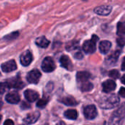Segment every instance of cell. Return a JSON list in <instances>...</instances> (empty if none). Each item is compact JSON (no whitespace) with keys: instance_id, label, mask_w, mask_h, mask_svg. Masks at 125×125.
<instances>
[{"instance_id":"25","label":"cell","mask_w":125,"mask_h":125,"mask_svg":"<svg viewBox=\"0 0 125 125\" xmlns=\"http://www.w3.org/2000/svg\"><path fill=\"white\" fill-rule=\"evenodd\" d=\"M10 89L7 82H1L0 83V94H4L7 89Z\"/></svg>"},{"instance_id":"31","label":"cell","mask_w":125,"mask_h":125,"mask_svg":"<svg viewBox=\"0 0 125 125\" xmlns=\"http://www.w3.org/2000/svg\"><path fill=\"white\" fill-rule=\"evenodd\" d=\"M4 125H14V122L12 121V120H10V119H7L6 122H4Z\"/></svg>"},{"instance_id":"17","label":"cell","mask_w":125,"mask_h":125,"mask_svg":"<svg viewBox=\"0 0 125 125\" xmlns=\"http://www.w3.org/2000/svg\"><path fill=\"white\" fill-rule=\"evenodd\" d=\"M119 51H116L114 53H112L107 59H106V64L108 65H114L116 63L119 56Z\"/></svg>"},{"instance_id":"30","label":"cell","mask_w":125,"mask_h":125,"mask_svg":"<svg viewBox=\"0 0 125 125\" xmlns=\"http://www.w3.org/2000/svg\"><path fill=\"white\" fill-rule=\"evenodd\" d=\"M83 54L81 53V52H78L75 54V58L77 59H81L83 58Z\"/></svg>"},{"instance_id":"35","label":"cell","mask_w":125,"mask_h":125,"mask_svg":"<svg viewBox=\"0 0 125 125\" xmlns=\"http://www.w3.org/2000/svg\"><path fill=\"white\" fill-rule=\"evenodd\" d=\"M0 76H1V73H0Z\"/></svg>"},{"instance_id":"11","label":"cell","mask_w":125,"mask_h":125,"mask_svg":"<svg viewBox=\"0 0 125 125\" xmlns=\"http://www.w3.org/2000/svg\"><path fill=\"white\" fill-rule=\"evenodd\" d=\"M112 11V7L110 5H103L94 9V12L100 15H108Z\"/></svg>"},{"instance_id":"7","label":"cell","mask_w":125,"mask_h":125,"mask_svg":"<svg viewBox=\"0 0 125 125\" xmlns=\"http://www.w3.org/2000/svg\"><path fill=\"white\" fill-rule=\"evenodd\" d=\"M32 59H33V56L29 51H26L25 52H23L20 57L21 64L24 67L29 66L31 63Z\"/></svg>"},{"instance_id":"22","label":"cell","mask_w":125,"mask_h":125,"mask_svg":"<svg viewBox=\"0 0 125 125\" xmlns=\"http://www.w3.org/2000/svg\"><path fill=\"white\" fill-rule=\"evenodd\" d=\"M93 87H94L93 84L87 81L85 82H82L80 88H81V90L82 92H89V91L92 90Z\"/></svg>"},{"instance_id":"20","label":"cell","mask_w":125,"mask_h":125,"mask_svg":"<svg viewBox=\"0 0 125 125\" xmlns=\"http://www.w3.org/2000/svg\"><path fill=\"white\" fill-rule=\"evenodd\" d=\"M61 102L63 104H64L66 105H68V106H75V105H76L78 104L77 101L73 97H70V96L63 97L61 100Z\"/></svg>"},{"instance_id":"18","label":"cell","mask_w":125,"mask_h":125,"mask_svg":"<svg viewBox=\"0 0 125 125\" xmlns=\"http://www.w3.org/2000/svg\"><path fill=\"white\" fill-rule=\"evenodd\" d=\"M91 75L88 73V72H85V71H82V72H78L76 75V78L77 81L78 82H85L87 81L89 78H90Z\"/></svg>"},{"instance_id":"9","label":"cell","mask_w":125,"mask_h":125,"mask_svg":"<svg viewBox=\"0 0 125 125\" xmlns=\"http://www.w3.org/2000/svg\"><path fill=\"white\" fill-rule=\"evenodd\" d=\"M24 96L26 100L29 103H34L39 98V94L32 89H27L24 92Z\"/></svg>"},{"instance_id":"33","label":"cell","mask_w":125,"mask_h":125,"mask_svg":"<svg viewBox=\"0 0 125 125\" xmlns=\"http://www.w3.org/2000/svg\"><path fill=\"white\" fill-rule=\"evenodd\" d=\"M121 81H122V83L123 84H125V75H124L122 77V78H121Z\"/></svg>"},{"instance_id":"3","label":"cell","mask_w":125,"mask_h":125,"mask_svg":"<svg viewBox=\"0 0 125 125\" xmlns=\"http://www.w3.org/2000/svg\"><path fill=\"white\" fill-rule=\"evenodd\" d=\"M99 38L97 35H92V37L89 40L84 42L83 45V50L86 53H93L96 51V43Z\"/></svg>"},{"instance_id":"4","label":"cell","mask_w":125,"mask_h":125,"mask_svg":"<svg viewBox=\"0 0 125 125\" xmlns=\"http://www.w3.org/2000/svg\"><path fill=\"white\" fill-rule=\"evenodd\" d=\"M42 70L45 73H51L56 68V64L51 57H45L42 62Z\"/></svg>"},{"instance_id":"8","label":"cell","mask_w":125,"mask_h":125,"mask_svg":"<svg viewBox=\"0 0 125 125\" xmlns=\"http://www.w3.org/2000/svg\"><path fill=\"white\" fill-rule=\"evenodd\" d=\"M1 70L4 73H10L17 69V64L14 60H10L7 62H4L1 66Z\"/></svg>"},{"instance_id":"28","label":"cell","mask_w":125,"mask_h":125,"mask_svg":"<svg viewBox=\"0 0 125 125\" xmlns=\"http://www.w3.org/2000/svg\"><path fill=\"white\" fill-rule=\"evenodd\" d=\"M117 43L120 46H123L125 44V37H119L117 39Z\"/></svg>"},{"instance_id":"26","label":"cell","mask_w":125,"mask_h":125,"mask_svg":"<svg viewBox=\"0 0 125 125\" xmlns=\"http://www.w3.org/2000/svg\"><path fill=\"white\" fill-rule=\"evenodd\" d=\"M78 48V42H72L67 45V51L75 50V49H77Z\"/></svg>"},{"instance_id":"27","label":"cell","mask_w":125,"mask_h":125,"mask_svg":"<svg viewBox=\"0 0 125 125\" xmlns=\"http://www.w3.org/2000/svg\"><path fill=\"white\" fill-rule=\"evenodd\" d=\"M109 76L111 78L118 79L119 78V73L117 70H112L109 72Z\"/></svg>"},{"instance_id":"34","label":"cell","mask_w":125,"mask_h":125,"mask_svg":"<svg viewBox=\"0 0 125 125\" xmlns=\"http://www.w3.org/2000/svg\"><path fill=\"white\" fill-rule=\"evenodd\" d=\"M0 121H1V116H0Z\"/></svg>"},{"instance_id":"16","label":"cell","mask_w":125,"mask_h":125,"mask_svg":"<svg viewBox=\"0 0 125 125\" xmlns=\"http://www.w3.org/2000/svg\"><path fill=\"white\" fill-rule=\"evenodd\" d=\"M111 48V42L108 40H103V41L100 42V43L99 45L100 51L103 54L108 53V51H110Z\"/></svg>"},{"instance_id":"21","label":"cell","mask_w":125,"mask_h":125,"mask_svg":"<svg viewBox=\"0 0 125 125\" xmlns=\"http://www.w3.org/2000/svg\"><path fill=\"white\" fill-rule=\"evenodd\" d=\"M64 116L70 120H75L78 118V112L74 109H70L64 112Z\"/></svg>"},{"instance_id":"19","label":"cell","mask_w":125,"mask_h":125,"mask_svg":"<svg viewBox=\"0 0 125 125\" xmlns=\"http://www.w3.org/2000/svg\"><path fill=\"white\" fill-rule=\"evenodd\" d=\"M35 43H36L39 47L45 48H47V47L49 45L50 42H49V40H47V38H45V37H38V38L35 40Z\"/></svg>"},{"instance_id":"24","label":"cell","mask_w":125,"mask_h":125,"mask_svg":"<svg viewBox=\"0 0 125 125\" xmlns=\"http://www.w3.org/2000/svg\"><path fill=\"white\" fill-rule=\"evenodd\" d=\"M48 99L46 97H43L42 99L40 100L37 103V106L40 108H44L45 107V105L48 104Z\"/></svg>"},{"instance_id":"5","label":"cell","mask_w":125,"mask_h":125,"mask_svg":"<svg viewBox=\"0 0 125 125\" xmlns=\"http://www.w3.org/2000/svg\"><path fill=\"white\" fill-rule=\"evenodd\" d=\"M83 114L86 119L92 120V119H94L97 116V111L96 107L94 105H89L84 108Z\"/></svg>"},{"instance_id":"32","label":"cell","mask_w":125,"mask_h":125,"mask_svg":"<svg viewBox=\"0 0 125 125\" xmlns=\"http://www.w3.org/2000/svg\"><path fill=\"white\" fill-rule=\"evenodd\" d=\"M122 70L125 71V57L123 59L122 64Z\"/></svg>"},{"instance_id":"12","label":"cell","mask_w":125,"mask_h":125,"mask_svg":"<svg viewBox=\"0 0 125 125\" xmlns=\"http://www.w3.org/2000/svg\"><path fill=\"white\" fill-rule=\"evenodd\" d=\"M5 100L7 103L10 104H18L20 102L21 98L19 94L16 92H12L6 95Z\"/></svg>"},{"instance_id":"6","label":"cell","mask_w":125,"mask_h":125,"mask_svg":"<svg viewBox=\"0 0 125 125\" xmlns=\"http://www.w3.org/2000/svg\"><path fill=\"white\" fill-rule=\"evenodd\" d=\"M40 77L41 73L38 70H32L27 74L26 79L27 81L30 83H37L40 81Z\"/></svg>"},{"instance_id":"13","label":"cell","mask_w":125,"mask_h":125,"mask_svg":"<svg viewBox=\"0 0 125 125\" xmlns=\"http://www.w3.org/2000/svg\"><path fill=\"white\" fill-rule=\"evenodd\" d=\"M116 87V83L113 80H107L103 83V90L105 93L114 91Z\"/></svg>"},{"instance_id":"15","label":"cell","mask_w":125,"mask_h":125,"mask_svg":"<svg viewBox=\"0 0 125 125\" xmlns=\"http://www.w3.org/2000/svg\"><path fill=\"white\" fill-rule=\"evenodd\" d=\"M60 64H61L62 67H64L65 69H67L68 70H72L73 67L70 58L67 56H65V55L62 56V57L60 58Z\"/></svg>"},{"instance_id":"2","label":"cell","mask_w":125,"mask_h":125,"mask_svg":"<svg viewBox=\"0 0 125 125\" xmlns=\"http://www.w3.org/2000/svg\"><path fill=\"white\" fill-rule=\"evenodd\" d=\"M125 118V103H123L116 111H115L111 115L109 124L111 125H119L122 124Z\"/></svg>"},{"instance_id":"29","label":"cell","mask_w":125,"mask_h":125,"mask_svg":"<svg viewBox=\"0 0 125 125\" xmlns=\"http://www.w3.org/2000/svg\"><path fill=\"white\" fill-rule=\"evenodd\" d=\"M119 95L122 97H125V87H122L119 90Z\"/></svg>"},{"instance_id":"1","label":"cell","mask_w":125,"mask_h":125,"mask_svg":"<svg viewBox=\"0 0 125 125\" xmlns=\"http://www.w3.org/2000/svg\"><path fill=\"white\" fill-rule=\"evenodd\" d=\"M119 103H120L119 97L116 94H111L108 97L102 99V100L100 102L99 104L102 108L111 109L118 106Z\"/></svg>"},{"instance_id":"10","label":"cell","mask_w":125,"mask_h":125,"mask_svg":"<svg viewBox=\"0 0 125 125\" xmlns=\"http://www.w3.org/2000/svg\"><path fill=\"white\" fill-rule=\"evenodd\" d=\"M7 82L10 88L20 89H22L24 86L23 83L22 82V81L21 80V78H18V77L11 78V79L8 80Z\"/></svg>"},{"instance_id":"23","label":"cell","mask_w":125,"mask_h":125,"mask_svg":"<svg viewBox=\"0 0 125 125\" xmlns=\"http://www.w3.org/2000/svg\"><path fill=\"white\" fill-rule=\"evenodd\" d=\"M117 34L122 36L125 34V22H119L117 25Z\"/></svg>"},{"instance_id":"14","label":"cell","mask_w":125,"mask_h":125,"mask_svg":"<svg viewBox=\"0 0 125 125\" xmlns=\"http://www.w3.org/2000/svg\"><path fill=\"white\" fill-rule=\"evenodd\" d=\"M40 116V113L38 111L34 112V113H31L30 114H28L23 119V123L26 124V125L33 124V123H34V122H36L37 121Z\"/></svg>"}]
</instances>
